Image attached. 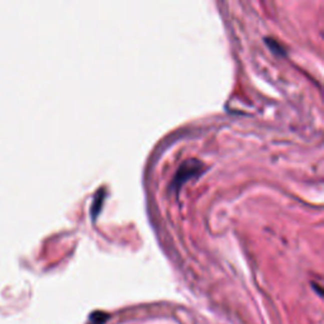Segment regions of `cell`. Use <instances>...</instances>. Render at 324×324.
<instances>
[{"instance_id": "7a4b0ae2", "label": "cell", "mask_w": 324, "mask_h": 324, "mask_svg": "<svg viewBox=\"0 0 324 324\" xmlns=\"http://www.w3.org/2000/svg\"><path fill=\"white\" fill-rule=\"evenodd\" d=\"M104 200H105V189H99V190L97 191V194H95L94 196V200H93V205H91V217H93V219H97V217L99 215V213L102 212V208H103V204H104Z\"/></svg>"}, {"instance_id": "3957f363", "label": "cell", "mask_w": 324, "mask_h": 324, "mask_svg": "<svg viewBox=\"0 0 324 324\" xmlns=\"http://www.w3.org/2000/svg\"><path fill=\"white\" fill-rule=\"evenodd\" d=\"M266 43H267L268 47H270V49L272 50V52H275V54H277V55H284L285 54L284 47H282L281 45H279V43H277V41L270 40V38H266Z\"/></svg>"}, {"instance_id": "6da1fadb", "label": "cell", "mask_w": 324, "mask_h": 324, "mask_svg": "<svg viewBox=\"0 0 324 324\" xmlns=\"http://www.w3.org/2000/svg\"><path fill=\"white\" fill-rule=\"evenodd\" d=\"M201 170H203V165H201L200 161L198 160L186 161V162H184V164L180 166V169L177 170L176 176H175V179L172 180V185L180 188L182 184H185L186 180L191 179V177L200 174Z\"/></svg>"}]
</instances>
